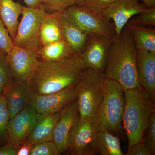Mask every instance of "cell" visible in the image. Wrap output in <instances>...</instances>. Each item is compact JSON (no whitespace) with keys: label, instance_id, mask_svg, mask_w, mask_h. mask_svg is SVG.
<instances>
[{"label":"cell","instance_id":"cell-16","mask_svg":"<svg viewBox=\"0 0 155 155\" xmlns=\"http://www.w3.org/2000/svg\"><path fill=\"white\" fill-rule=\"evenodd\" d=\"M137 70L140 84L155 101V52L137 50Z\"/></svg>","mask_w":155,"mask_h":155},{"label":"cell","instance_id":"cell-27","mask_svg":"<svg viewBox=\"0 0 155 155\" xmlns=\"http://www.w3.org/2000/svg\"><path fill=\"white\" fill-rule=\"evenodd\" d=\"M43 5L46 11L50 10V13H61L76 5V0H45Z\"/></svg>","mask_w":155,"mask_h":155},{"label":"cell","instance_id":"cell-17","mask_svg":"<svg viewBox=\"0 0 155 155\" xmlns=\"http://www.w3.org/2000/svg\"><path fill=\"white\" fill-rule=\"evenodd\" d=\"M63 39L72 55H80L86 46L89 36L73 23L64 12L58 13Z\"/></svg>","mask_w":155,"mask_h":155},{"label":"cell","instance_id":"cell-9","mask_svg":"<svg viewBox=\"0 0 155 155\" xmlns=\"http://www.w3.org/2000/svg\"><path fill=\"white\" fill-rule=\"evenodd\" d=\"M37 115L31 104L10 119L7 127L8 144L19 149L31 133Z\"/></svg>","mask_w":155,"mask_h":155},{"label":"cell","instance_id":"cell-24","mask_svg":"<svg viewBox=\"0 0 155 155\" xmlns=\"http://www.w3.org/2000/svg\"><path fill=\"white\" fill-rule=\"evenodd\" d=\"M10 116L5 96L0 95V147L8 143L7 127Z\"/></svg>","mask_w":155,"mask_h":155},{"label":"cell","instance_id":"cell-4","mask_svg":"<svg viewBox=\"0 0 155 155\" xmlns=\"http://www.w3.org/2000/svg\"><path fill=\"white\" fill-rule=\"evenodd\" d=\"M125 107L123 87L117 81L106 78L102 99L92 118L96 131L119 132L123 125Z\"/></svg>","mask_w":155,"mask_h":155},{"label":"cell","instance_id":"cell-34","mask_svg":"<svg viewBox=\"0 0 155 155\" xmlns=\"http://www.w3.org/2000/svg\"><path fill=\"white\" fill-rule=\"evenodd\" d=\"M32 145L26 140L18 150L17 155H29Z\"/></svg>","mask_w":155,"mask_h":155},{"label":"cell","instance_id":"cell-25","mask_svg":"<svg viewBox=\"0 0 155 155\" xmlns=\"http://www.w3.org/2000/svg\"><path fill=\"white\" fill-rule=\"evenodd\" d=\"M60 151L53 141H49L33 145L30 155H59Z\"/></svg>","mask_w":155,"mask_h":155},{"label":"cell","instance_id":"cell-30","mask_svg":"<svg viewBox=\"0 0 155 155\" xmlns=\"http://www.w3.org/2000/svg\"><path fill=\"white\" fill-rule=\"evenodd\" d=\"M118 0H84L81 7L101 14Z\"/></svg>","mask_w":155,"mask_h":155},{"label":"cell","instance_id":"cell-15","mask_svg":"<svg viewBox=\"0 0 155 155\" xmlns=\"http://www.w3.org/2000/svg\"><path fill=\"white\" fill-rule=\"evenodd\" d=\"M61 116L53 131V140L61 153L67 150L68 136L79 117L77 101L67 106L61 111Z\"/></svg>","mask_w":155,"mask_h":155},{"label":"cell","instance_id":"cell-1","mask_svg":"<svg viewBox=\"0 0 155 155\" xmlns=\"http://www.w3.org/2000/svg\"><path fill=\"white\" fill-rule=\"evenodd\" d=\"M86 68L80 55L57 61L39 60L28 83L35 94H50L75 86Z\"/></svg>","mask_w":155,"mask_h":155},{"label":"cell","instance_id":"cell-36","mask_svg":"<svg viewBox=\"0 0 155 155\" xmlns=\"http://www.w3.org/2000/svg\"><path fill=\"white\" fill-rule=\"evenodd\" d=\"M147 8H155V0H142Z\"/></svg>","mask_w":155,"mask_h":155},{"label":"cell","instance_id":"cell-18","mask_svg":"<svg viewBox=\"0 0 155 155\" xmlns=\"http://www.w3.org/2000/svg\"><path fill=\"white\" fill-rule=\"evenodd\" d=\"M61 112L52 114H38L36 122L26 141L32 145L53 141L54 127L61 116Z\"/></svg>","mask_w":155,"mask_h":155},{"label":"cell","instance_id":"cell-37","mask_svg":"<svg viewBox=\"0 0 155 155\" xmlns=\"http://www.w3.org/2000/svg\"><path fill=\"white\" fill-rule=\"evenodd\" d=\"M84 0H76V5L78 6H81L84 2Z\"/></svg>","mask_w":155,"mask_h":155},{"label":"cell","instance_id":"cell-26","mask_svg":"<svg viewBox=\"0 0 155 155\" xmlns=\"http://www.w3.org/2000/svg\"><path fill=\"white\" fill-rule=\"evenodd\" d=\"M12 78L6 54L0 53V95L3 94Z\"/></svg>","mask_w":155,"mask_h":155},{"label":"cell","instance_id":"cell-22","mask_svg":"<svg viewBox=\"0 0 155 155\" xmlns=\"http://www.w3.org/2000/svg\"><path fill=\"white\" fill-rule=\"evenodd\" d=\"M97 153L101 155H123L120 140L108 131H96L94 142Z\"/></svg>","mask_w":155,"mask_h":155},{"label":"cell","instance_id":"cell-8","mask_svg":"<svg viewBox=\"0 0 155 155\" xmlns=\"http://www.w3.org/2000/svg\"><path fill=\"white\" fill-rule=\"evenodd\" d=\"M96 132L92 118H81L79 116L69 134L67 150L72 155L96 154L94 145Z\"/></svg>","mask_w":155,"mask_h":155},{"label":"cell","instance_id":"cell-19","mask_svg":"<svg viewBox=\"0 0 155 155\" xmlns=\"http://www.w3.org/2000/svg\"><path fill=\"white\" fill-rule=\"evenodd\" d=\"M22 7L19 2L13 0H0V19L14 39L18 27V19L22 14Z\"/></svg>","mask_w":155,"mask_h":155},{"label":"cell","instance_id":"cell-29","mask_svg":"<svg viewBox=\"0 0 155 155\" xmlns=\"http://www.w3.org/2000/svg\"><path fill=\"white\" fill-rule=\"evenodd\" d=\"M137 17L130 19L132 24L147 27H153L155 25V8H147L146 11L139 14Z\"/></svg>","mask_w":155,"mask_h":155},{"label":"cell","instance_id":"cell-6","mask_svg":"<svg viewBox=\"0 0 155 155\" xmlns=\"http://www.w3.org/2000/svg\"><path fill=\"white\" fill-rule=\"evenodd\" d=\"M47 12L43 5L38 8L22 7V17L13 40L14 45L37 52L41 27Z\"/></svg>","mask_w":155,"mask_h":155},{"label":"cell","instance_id":"cell-13","mask_svg":"<svg viewBox=\"0 0 155 155\" xmlns=\"http://www.w3.org/2000/svg\"><path fill=\"white\" fill-rule=\"evenodd\" d=\"M147 9L140 4L139 0H118L101 14L107 20H113L116 35H118L131 17Z\"/></svg>","mask_w":155,"mask_h":155},{"label":"cell","instance_id":"cell-35","mask_svg":"<svg viewBox=\"0 0 155 155\" xmlns=\"http://www.w3.org/2000/svg\"><path fill=\"white\" fill-rule=\"evenodd\" d=\"M27 7L30 8H38L43 5L45 0H23Z\"/></svg>","mask_w":155,"mask_h":155},{"label":"cell","instance_id":"cell-7","mask_svg":"<svg viewBox=\"0 0 155 155\" xmlns=\"http://www.w3.org/2000/svg\"><path fill=\"white\" fill-rule=\"evenodd\" d=\"M67 17L88 35H101L113 38L116 36L114 24L97 14L81 6H73L64 11Z\"/></svg>","mask_w":155,"mask_h":155},{"label":"cell","instance_id":"cell-32","mask_svg":"<svg viewBox=\"0 0 155 155\" xmlns=\"http://www.w3.org/2000/svg\"><path fill=\"white\" fill-rule=\"evenodd\" d=\"M146 144L155 154V112L150 118L147 128Z\"/></svg>","mask_w":155,"mask_h":155},{"label":"cell","instance_id":"cell-20","mask_svg":"<svg viewBox=\"0 0 155 155\" xmlns=\"http://www.w3.org/2000/svg\"><path fill=\"white\" fill-rule=\"evenodd\" d=\"M63 39L58 13L47 12L40 31V47Z\"/></svg>","mask_w":155,"mask_h":155},{"label":"cell","instance_id":"cell-23","mask_svg":"<svg viewBox=\"0 0 155 155\" xmlns=\"http://www.w3.org/2000/svg\"><path fill=\"white\" fill-rule=\"evenodd\" d=\"M40 61H57L72 55L68 46L63 39L44 45L37 51Z\"/></svg>","mask_w":155,"mask_h":155},{"label":"cell","instance_id":"cell-28","mask_svg":"<svg viewBox=\"0 0 155 155\" xmlns=\"http://www.w3.org/2000/svg\"><path fill=\"white\" fill-rule=\"evenodd\" d=\"M14 47L13 39L8 31L0 19V53L7 54Z\"/></svg>","mask_w":155,"mask_h":155},{"label":"cell","instance_id":"cell-12","mask_svg":"<svg viewBox=\"0 0 155 155\" xmlns=\"http://www.w3.org/2000/svg\"><path fill=\"white\" fill-rule=\"evenodd\" d=\"M77 101L75 87H69L47 94H35L32 104L38 114H49L61 112Z\"/></svg>","mask_w":155,"mask_h":155},{"label":"cell","instance_id":"cell-3","mask_svg":"<svg viewBox=\"0 0 155 155\" xmlns=\"http://www.w3.org/2000/svg\"><path fill=\"white\" fill-rule=\"evenodd\" d=\"M124 95L123 125L130 147L143 142L150 118L155 112V102L141 86L124 91Z\"/></svg>","mask_w":155,"mask_h":155},{"label":"cell","instance_id":"cell-11","mask_svg":"<svg viewBox=\"0 0 155 155\" xmlns=\"http://www.w3.org/2000/svg\"><path fill=\"white\" fill-rule=\"evenodd\" d=\"M86 46L80 56L86 68L104 72L113 38L101 35H89Z\"/></svg>","mask_w":155,"mask_h":155},{"label":"cell","instance_id":"cell-10","mask_svg":"<svg viewBox=\"0 0 155 155\" xmlns=\"http://www.w3.org/2000/svg\"><path fill=\"white\" fill-rule=\"evenodd\" d=\"M6 59L12 78L28 83L38 62L37 52L14 45Z\"/></svg>","mask_w":155,"mask_h":155},{"label":"cell","instance_id":"cell-31","mask_svg":"<svg viewBox=\"0 0 155 155\" xmlns=\"http://www.w3.org/2000/svg\"><path fill=\"white\" fill-rule=\"evenodd\" d=\"M154 153L143 142L128 147L126 155H153Z\"/></svg>","mask_w":155,"mask_h":155},{"label":"cell","instance_id":"cell-5","mask_svg":"<svg viewBox=\"0 0 155 155\" xmlns=\"http://www.w3.org/2000/svg\"><path fill=\"white\" fill-rule=\"evenodd\" d=\"M106 76L104 72L86 68L75 85L79 116L92 118L101 103Z\"/></svg>","mask_w":155,"mask_h":155},{"label":"cell","instance_id":"cell-14","mask_svg":"<svg viewBox=\"0 0 155 155\" xmlns=\"http://www.w3.org/2000/svg\"><path fill=\"white\" fill-rule=\"evenodd\" d=\"M2 94L5 97L11 119L32 104L35 93L28 83L12 78Z\"/></svg>","mask_w":155,"mask_h":155},{"label":"cell","instance_id":"cell-33","mask_svg":"<svg viewBox=\"0 0 155 155\" xmlns=\"http://www.w3.org/2000/svg\"><path fill=\"white\" fill-rule=\"evenodd\" d=\"M18 150L10 144L0 147V155H17Z\"/></svg>","mask_w":155,"mask_h":155},{"label":"cell","instance_id":"cell-21","mask_svg":"<svg viewBox=\"0 0 155 155\" xmlns=\"http://www.w3.org/2000/svg\"><path fill=\"white\" fill-rule=\"evenodd\" d=\"M126 27L133 36L137 50L155 52V29L132 24L129 22Z\"/></svg>","mask_w":155,"mask_h":155},{"label":"cell","instance_id":"cell-2","mask_svg":"<svg viewBox=\"0 0 155 155\" xmlns=\"http://www.w3.org/2000/svg\"><path fill=\"white\" fill-rule=\"evenodd\" d=\"M137 49L133 36L125 25L111 42L104 73L117 81L124 91L140 86L136 65Z\"/></svg>","mask_w":155,"mask_h":155}]
</instances>
